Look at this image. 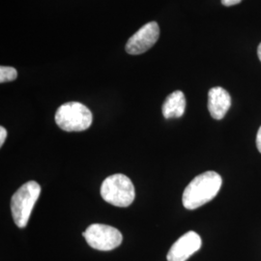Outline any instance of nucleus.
Wrapping results in <instances>:
<instances>
[{"label": "nucleus", "mask_w": 261, "mask_h": 261, "mask_svg": "<svg viewBox=\"0 0 261 261\" xmlns=\"http://www.w3.org/2000/svg\"><path fill=\"white\" fill-rule=\"evenodd\" d=\"M186 109V98L182 91H174L168 95L162 107L163 115L166 119L181 117Z\"/></svg>", "instance_id": "obj_9"}, {"label": "nucleus", "mask_w": 261, "mask_h": 261, "mask_svg": "<svg viewBox=\"0 0 261 261\" xmlns=\"http://www.w3.org/2000/svg\"><path fill=\"white\" fill-rule=\"evenodd\" d=\"M7 138V130L4 128V127H0V146L3 145L4 141Z\"/></svg>", "instance_id": "obj_11"}, {"label": "nucleus", "mask_w": 261, "mask_h": 261, "mask_svg": "<svg viewBox=\"0 0 261 261\" xmlns=\"http://www.w3.org/2000/svg\"><path fill=\"white\" fill-rule=\"evenodd\" d=\"M202 241L195 231H189L174 243L167 255L168 261H186L201 248Z\"/></svg>", "instance_id": "obj_7"}, {"label": "nucleus", "mask_w": 261, "mask_h": 261, "mask_svg": "<svg viewBox=\"0 0 261 261\" xmlns=\"http://www.w3.org/2000/svg\"><path fill=\"white\" fill-rule=\"evenodd\" d=\"M256 147L261 153V126L256 135Z\"/></svg>", "instance_id": "obj_13"}, {"label": "nucleus", "mask_w": 261, "mask_h": 261, "mask_svg": "<svg viewBox=\"0 0 261 261\" xmlns=\"http://www.w3.org/2000/svg\"><path fill=\"white\" fill-rule=\"evenodd\" d=\"M41 194V187L35 181H29L19 187L11 198V212L16 225L24 228L28 224L33 207Z\"/></svg>", "instance_id": "obj_2"}, {"label": "nucleus", "mask_w": 261, "mask_h": 261, "mask_svg": "<svg viewBox=\"0 0 261 261\" xmlns=\"http://www.w3.org/2000/svg\"><path fill=\"white\" fill-rule=\"evenodd\" d=\"M18 72L13 67H7V66H1L0 67V83H8L13 82L17 79Z\"/></svg>", "instance_id": "obj_10"}, {"label": "nucleus", "mask_w": 261, "mask_h": 261, "mask_svg": "<svg viewBox=\"0 0 261 261\" xmlns=\"http://www.w3.org/2000/svg\"><path fill=\"white\" fill-rule=\"evenodd\" d=\"M242 0H222V4L226 7H230L236 4H239Z\"/></svg>", "instance_id": "obj_12"}, {"label": "nucleus", "mask_w": 261, "mask_h": 261, "mask_svg": "<svg viewBox=\"0 0 261 261\" xmlns=\"http://www.w3.org/2000/svg\"><path fill=\"white\" fill-rule=\"evenodd\" d=\"M223 179L215 171H206L193 179L186 187L182 202L188 210H195L211 201L221 190Z\"/></svg>", "instance_id": "obj_1"}, {"label": "nucleus", "mask_w": 261, "mask_h": 261, "mask_svg": "<svg viewBox=\"0 0 261 261\" xmlns=\"http://www.w3.org/2000/svg\"><path fill=\"white\" fill-rule=\"evenodd\" d=\"M160 37V28L156 21H150L139 29L126 44V51L130 56H139L153 47Z\"/></svg>", "instance_id": "obj_6"}, {"label": "nucleus", "mask_w": 261, "mask_h": 261, "mask_svg": "<svg viewBox=\"0 0 261 261\" xmlns=\"http://www.w3.org/2000/svg\"><path fill=\"white\" fill-rule=\"evenodd\" d=\"M93 120L92 112L79 102H69L58 108L56 122L60 129L66 132H82L87 130Z\"/></svg>", "instance_id": "obj_4"}, {"label": "nucleus", "mask_w": 261, "mask_h": 261, "mask_svg": "<svg viewBox=\"0 0 261 261\" xmlns=\"http://www.w3.org/2000/svg\"><path fill=\"white\" fill-rule=\"evenodd\" d=\"M83 235L91 248L105 252L116 249L121 245L123 240L121 232L108 224H91Z\"/></svg>", "instance_id": "obj_5"}, {"label": "nucleus", "mask_w": 261, "mask_h": 261, "mask_svg": "<svg viewBox=\"0 0 261 261\" xmlns=\"http://www.w3.org/2000/svg\"><path fill=\"white\" fill-rule=\"evenodd\" d=\"M257 56H258V58H259V60L261 61V43L259 44V46H258V48H257Z\"/></svg>", "instance_id": "obj_14"}, {"label": "nucleus", "mask_w": 261, "mask_h": 261, "mask_svg": "<svg viewBox=\"0 0 261 261\" xmlns=\"http://www.w3.org/2000/svg\"><path fill=\"white\" fill-rule=\"evenodd\" d=\"M101 196L110 204L117 207H128L133 203L136 192L130 178L117 173L103 180L101 186Z\"/></svg>", "instance_id": "obj_3"}, {"label": "nucleus", "mask_w": 261, "mask_h": 261, "mask_svg": "<svg viewBox=\"0 0 261 261\" xmlns=\"http://www.w3.org/2000/svg\"><path fill=\"white\" fill-rule=\"evenodd\" d=\"M231 106V97L223 87H213L208 92V111L216 120L223 119Z\"/></svg>", "instance_id": "obj_8"}]
</instances>
